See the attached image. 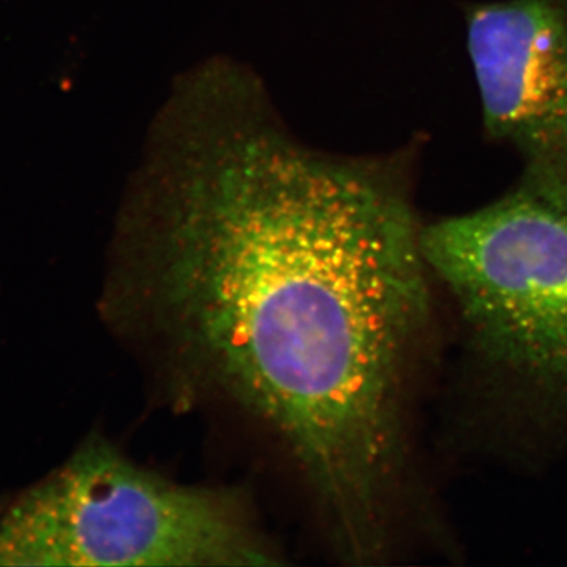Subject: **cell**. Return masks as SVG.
I'll list each match as a JSON object with an SVG mask.
<instances>
[{
    "mask_svg": "<svg viewBox=\"0 0 567 567\" xmlns=\"http://www.w3.org/2000/svg\"><path fill=\"white\" fill-rule=\"evenodd\" d=\"M453 308L466 410L533 453L567 445V163L525 159L498 199L423 224Z\"/></svg>",
    "mask_w": 567,
    "mask_h": 567,
    "instance_id": "7a4b0ae2",
    "label": "cell"
},
{
    "mask_svg": "<svg viewBox=\"0 0 567 567\" xmlns=\"http://www.w3.org/2000/svg\"><path fill=\"white\" fill-rule=\"evenodd\" d=\"M114 237L117 333L286 447L339 554H391L425 509L412 410L436 282L413 204L416 142L385 158L301 147L249 74L175 89Z\"/></svg>",
    "mask_w": 567,
    "mask_h": 567,
    "instance_id": "6da1fadb",
    "label": "cell"
},
{
    "mask_svg": "<svg viewBox=\"0 0 567 567\" xmlns=\"http://www.w3.org/2000/svg\"><path fill=\"white\" fill-rule=\"evenodd\" d=\"M488 140L567 163V0H495L466 11Z\"/></svg>",
    "mask_w": 567,
    "mask_h": 567,
    "instance_id": "277c9868",
    "label": "cell"
},
{
    "mask_svg": "<svg viewBox=\"0 0 567 567\" xmlns=\"http://www.w3.org/2000/svg\"><path fill=\"white\" fill-rule=\"evenodd\" d=\"M235 492L188 486L93 436L0 506V566H268Z\"/></svg>",
    "mask_w": 567,
    "mask_h": 567,
    "instance_id": "3957f363",
    "label": "cell"
}]
</instances>
